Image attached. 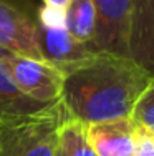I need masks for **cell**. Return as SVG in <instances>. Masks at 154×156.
<instances>
[{
  "instance_id": "6da1fadb",
  "label": "cell",
  "mask_w": 154,
  "mask_h": 156,
  "mask_svg": "<svg viewBox=\"0 0 154 156\" xmlns=\"http://www.w3.org/2000/svg\"><path fill=\"white\" fill-rule=\"evenodd\" d=\"M151 76L129 57L96 51L65 73L61 105L85 125L131 118Z\"/></svg>"
},
{
  "instance_id": "7a4b0ae2",
  "label": "cell",
  "mask_w": 154,
  "mask_h": 156,
  "mask_svg": "<svg viewBox=\"0 0 154 156\" xmlns=\"http://www.w3.org/2000/svg\"><path fill=\"white\" fill-rule=\"evenodd\" d=\"M67 118L61 100L38 115L0 123V156H58L60 126Z\"/></svg>"
},
{
  "instance_id": "3957f363",
  "label": "cell",
  "mask_w": 154,
  "mask_h": 156,
  "mask_svg": "<svg viewBox=\"0 0 154 156\" xmlns=\"http://www.w3.org/2000/svg\"><path fill=\"white\" fill-rule=\"evenodd\" d=\"M3 63L17 87L27 96L43 103H56L61 100L65 73L50 62L12 53Z\"/></svg>"
},
{
  "instance_id": "277c9868",
  "label": "cell",
  "mask_w": 154,
  "mask_h": 156,
  "mask_svg": "<svg viewBox=\"0 0 154 156\" xmlns=\"http://www.w3.org/2000/svg\"><path fill=\"white\" fill-rule=\"evenodd\" d=\"M96 9V32L90 45L93 53H109L128 57L133 0H93Z\"/></svg>"
},
{
  "instance_id": "5b68a950",
  "label": "cell",
  "mask_w": 154,
  "mask_h": 156,
  "mask_svg": "<svg viewBox=\"0 0 154 156\" xmlns=\"http://www.w3.org/2000/svg\"><path fill=\"white\" fill-rule=\"evenodd\" d=\"M36 35L38 25L35 20L10 0H0V45L10 53L45 60L40 51Z\"/></svg>"
},
{
  "instance_id": "8992f818",
  "label": "cell",
  "mask_w": 154,
  "mask_h": 156,
  "mask_svg": "<svg viewBox=\"0 0 154 156\" xmlns=\"http://www.w3.org/2000/svg\"><path fill=\"white\" fill-rule=\"evenodd\" d=\"M128 57L154 76V0H133Z\"/></svg>"
},
{
  "instance_id": "52a82bcc",
  "label": "cell",
  "mask_w": 154,
  "mask_h": 156,
  "mask_svg": "<svg viewBox=\"0 0 154 156\" xmlns=\"http://www.w3.org/2000/svg\"><path fill=\"white\" fill-rule=\"evenodd\" d=\"M136 129L131 118H116L86 125V138L98 156H133Z\"/></svg>"
},
{
  "instance_id": "ba28073f",
  "label": "cell",
  "mask_w": 154,
  "mask_h": 156,
  "mask_svg": "<svg viewBox=\"0 0 154 156\" xmlns=\"http://www.w3.org/2000/svg\"><path fill=\"white\" fill-rule=\"evenodd\" d=\"M36 40L43 58L63 73L93 55V51L85 43L78 42L67 28H48L38 25Z\"/></svg>"
},
{
  "instance_id": "9c48e42d",
  "label": "cell",
  "mask_w": 154,
  "mask_h": 156,
  "mask_svg": "<svg viewBox=\"0 0 154 156\" xmlns=\"http://www.w3.org/2000/svg\"><path fill=\"white\" fill-rule=\"evenodd\" d=\"M53 105L55 103H43L25 95L13 81L3 60H0V123L5 120L38 115Z\"/></svg>"
},
{
  "instance_id": "30bf717a",
  "label": "cell",
  "mask_w": 154,
  "mask_h": 156,
  "mask_svg": "<svg viewBox=\"0 0 154 156\" xmlns=\"http://www.w3.org/2000/svg\"><path fill=\"white\" fill-rule=\"evenodd\" d=\"M67 30L90 48L96 32V9L93 0H71L67 7Z\"/></svg>"
},
{
  "instance_id": "8fae6325",
  "label": "cell",
  "mask_w": 154,
  "mask_h": 156,
  "mask_svg": "<svg viewBox=\"0 0 154 156\" xmlns=\"http://www.w3.org/2000/svg\"><path fill=\"white\" fill-rule=\"evenodd\" d=\"M61 156H98L86 138V125L73 118H65L60 126Z\"/></svg>"
},
{
  "instance_id": "7c38bea8",
  "label": "cell",
  "mask_w": 154,
  "mask_h": 156,
  "mask_svg": "<svg viewBox=\"0 0 154 156\" xmlns=\"http://www.w3.org/2000/svg\"><path fill=\"white\" fill-rule=\"evenodd\" d=\"M131 120L138 126H142L154 133V76L148 81L146 88L142 90L139 100L134 105Z\"/></svg>"
},
{
  "instance_id": "4fadbf2b",
  "label": "cell",
  "mask_w": 154,
  "mask_h": 156,
  "mask_svg": "<svg viewBox=\"0 0 154 156\" xmlns=\"http://www.w3.org/2000/svg\"><path fill=\"white\" fill-rule=\"evenodd\" d=\"M36 23L48 28H67V10L51 5H43L38 10Z\"/></svg>"
},
{
  "instance_id": "5bb4252c",
  "label": "cell",
  "mask_w": 154,
  "mask_h": 156,
  "mask_svg": "<svg viewBox=\"0 0 154 156\" xmlns=\"http://www.w3.org/2000/svg\"><path fill=\"white\" fill-rule=\"evenodd\" d=\"M133 156H154V133L142 126H138Z\"/></svg>"
},
{
  "instance_id": "9a60e30c",
  "label": "cell",
  "mask_w": 154,
  "mask_h": 156,
  "mask_svg": "<svg viewBox=\"0 0 154 156\" xmlns=\"http://www.w3.org/2000/svg\"><path fill=\"white\" fill-rule=\"evenodd\" d=\"M43 2H45V5H51V7H58V9L67 10V7L70 5L71 0H43Z\"/></svg>"
},
{
  "instance_id": "2e32d148",
  "label": "cell",
  "mask_w": 154,
  "mask_h": 156,
  "mask_svg": "<svg viewBox=\"0 0 154 156\" xmlns=\"http://www.w3.org/2000/svg\"><path fill=\"white\" fill-rule=\"evenodd\" d=\"M10 55H12V53H10L9 50H5V48L0 45V60H5V58H7V57H10Z\"/></svg>"
},
{
  "instance_id": "e0dca14e",
  "label": "cell",
  "mask_w": 154,
  "mask_h": 156,
  "mask_svg": "<svg viewBox=\"0 0 154 156\" xmlns=\"http://www.w3.org/2000/svg\"><path fill=\"white\" fill-rule=\"evenodd\" d=\"M58 156H61V154H60V148H58Z\"/></svg>"
}]
</instances>
